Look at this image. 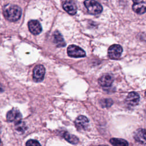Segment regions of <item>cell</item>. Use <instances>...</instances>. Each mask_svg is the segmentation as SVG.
<instances>
[{"label":"cell","instance_id":"5b68a950","mask_svg":"<svg viewBox=\"0 0 146 146\" xmlns=\"http://www.w3.org/2000/svg\"><path fill=\"white\" fill-rule=\"evenodd\" d=\"M45 74V68L43 65H36L33 70V79L36 82L43 80Z\"/></svg>","mask_w":146,"mask_h":146},{"label":"cell","instance_id":"5bb4252c","mask_svg":"<svg viewBox=\"0 0 146 146\" xmlns=\"http://www.w3.org/2000/svg\"><path fill=\"white\" fill-rule=\"evenodd\" d=\"M54 42L57 47H63L65 46L66 43L64 42V39L62 34L58 31L54 32L53 34Z\"/></svg>","mask_w":146,"mask_h":146},{"label":"cell","instance_id":"30bf717a","mask_svg":"<svg viewBox=\"0 0 146 146\" xmlns=\"http://www.w3.org/2000/svg\"><path fill=\"white\" fill-rule=\"evenodd\" d=\"M28 27L30 31L34 35H38L42 31V26L36 20H31L28 23Z\"/></svg>","mask_w":146,"mask_h":146},{"label":"cell","instance_id":"d6986e66","mask_svg":"<svg viewBox=\"0 0 146 146\" xmlns=\"http://www.w3.org/2000/svg\"><path fill=\"white\" fill-rule=\"evenodd\" d=\"M26 145L27 146H30V145L36 146V145H40V144L35 140H29L26 142Z\"/></svg>","mask_w":146,"mask_h":146},{"label":"cell","instance_id":"4fadbf2b","mask_svg":"<svg viewBox=\"0 0 146 146\" xmlns=\"http://www.w3.org/2000/svg\"><path fill=\"white\" fill-rule=\"evenodd\" d=\"M135 140L141 144L145 143V129H137L134 135Z\"/></svg>","mask_w":146,"mask_h":146},{"label":"cell","instance_id":"6da1fadb","mask_svg":"<svg viewBox=\"0 0 146 146\" xmlns=\"http://www.w3.org/2000/svg\"><path fill=\"white\" fill-rule=\"evenodd\" d=\"M3 14L7 20L11 22H15L21 18L22 10L17 5L7 4L3 8Z\"/></svg>","mask_w":146,"mask_h":146},{"label":"cell","instance_id":"277c9868","mask_svg":"<svg viewBox=\"0 0 146 146\" xmlns=\"http://www.w3.org/2000/svg\"><path fill=\"white\" fill-rule=\"evenodd\" d=\"M123 52V48L119 44H113L111 46L108 50V55L111 59H119Z\"/></svg>","mask_w":146,"mask_h":146},{"label":"cell","instance_id":"8fae6325","mask_svg":"<svg viewBox=\"0 0 146 146\" xmlns=\"http://www.w3.org/2000/svg\"><path fill=\"white\" fill-rule=\"evenodd\" d=\"M88 119L83 115L78 116L75 121V126L79 130H84L86 129L88 125Z\"/></svg>","mask_w":146,"mask_h":146},{"label":"cell","instance_id":"9c48e42d","mask_svg":"<svg viewBox=\"0 0 146 146\" xmlns=\"http://www.w3.org/2000/svg\"><path fill=\"white\" fill-rule=\"evenodd\" d=\"M139 100V95L136 92H129L125 98V102L127 104L131 107H133L137 105Z\"/></svg>","mask_w":146,"mask_h":146},{"label":"cell","instance_id":"8992f818","mask_svg":"<svg viewBox=\"0 0 146 146\" xmlns=\"http://www.w3.org/2000/svg\"><path fill=\"white\" fill-rule=\"evenodd\" d=\"M6 119L9 122H14L16 123L21 121L22 119V115L18 110L13 108L7 113Z\"/></svg>","mask_w":146,"mask_h":146},{"label":"cell","instance_id":"44dd1931","mask_svg":"<svg viewBox=\"0 0 146 146\" xmlns=\"http://www.w3.org/2000/svg\"><path fill=\"white\" fill-rule=\"evenodd\" d=\"M2 144V143H1V140H0V145H1Z\"/></svg>","mask_w":146,"mask_h":146},{"label":"cell","instance_id":"ffe728a7","mask_svg":"<svg viewBox=\"0 0 146 146\" xmlns=\"http://www.w3.org/2000/svg\"><path fill=\"white\" fill-rule=\"evenodd\" d=\"M3 90H4V89H3V86H2V85L0 83V92H3Z\"/></svg>","mask_w":146,"mask_h":146},{"label":"cell","instance_id":"52a82bcc","mask_svg":"<svg viewBox=\"0 0 146 146\" xmlns=\"http://www.w3.org/2000/svg\"><path fill=\"white\" fill-rule=\"evenodd\" d=\"M133 10L138 14H143L145 12L146 1L145 0H133Z\"/></svg>","mask_w":146,"mask_h":146},{"label":"cell","instance_id":"2e32d148","mask_svg":"<svg viewBox=\"0 0 146 146\" xmlns=\"http://www.w3.org/2000/svg\"><path fill=\"white\" fill-rule=\"evenodd\" d=\"M110 142L113 145L124 146L128 145V143L125 140L120 138H112L110 139Z\"/></svg>","mask_w":146,"mask_h":146},{"label":"cell","instance_id":"e0dca14e","mask_svg":"<svg viewBox=\"0 0 146 146\" xmlns=\"http://www.w3.org/2000/svg\"><path fill=\"white\" fill-rule=\"evenodd\" d=\"M26 126L24 122L19 121L15 123V129L21 133H23L26 129Z\"/></svg>","mask_w":146,"mask_h":146},{"label":"cell","instance_id":"ba28073f","mask_svg":"<svg viewBox=\"0 0 146 146\" xmlns=\"http://www.w3.org/2000/svg\"><path fill=\"white\" fill-rule=\"evenodd\" d=\"M62 6L63 9L70 15H74L77 11L76 5L73 0H64Z\"/></svg>","mask_w":146,"mask_h":146},{"label":"cell","instance_id":"7c38bea8","mask_svg":"<svg viewBox=\"0 0 146 146\" xmlns=\"http://www.w3.org/2000/svg\"><path fill=\"white\" fill-rule=\"evenodd\" d=\"M113 81V77L110 74H106L102 76L98 80L99 84L105 87H108L111 86Z\"/></svg>","mask_w":146,"mask_h":146},{"label":"cell","instance_id":"3957f363","mask_svg":"<svg viewBox=\"0 0 146 146\" xmlns=\"http://www.w3.org/2000/svg\"><path fill=\"white\" fill-rule=\"evenodd\" d=\"M68 55L72 58H82L86 56L85 51L80 47L72 44L67 48Z\"/></svg>","mask_w":146,"mask_h":146},{"label":"cell","instance_id":"7a4b0ae2","mask_svg":"<svg viewBox=\"0 0 146 146\" xmlns=\"http://www.w3.org/2000/svg\"><path fill=\"white\" fill-rule=\"evenodd\" d=\"M84 4L88 12L91 14L96 15L102 11V5L95 0H85Z\"/></svg>","mask_w":146,"mask_h":146},{"label":"cell","instance_id":"ac0fdd59","mask_svg":"<svg viewBox=\"0 0 146 146\" xmlns=\"http://www.w3.org/2000/svg\"><path fill=\"white\" fill-rule=\"evenodd\" d=\"M100 104L101 106L103 107H108L111 106V105L113 104V101L111 99H105L100 100Z\"/></svg>","mask_w":146,"mask_h":146},{"label":"cell","instance_id":"9a60e30c","mask_svg":"<svg viewBox=\"0 0 146 146\" xmlns=\"http://www.w3.org/2000/svg\"><path fill=\"white\" fill-rule=\"evenodd\" d=\"M63 137L68 143L72 144H76L79 142V139L76 136L68 132L64 133Z\"/></svg>","mask_w":146,"mask_h":146}]
</instances>
